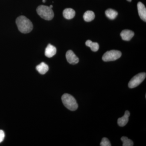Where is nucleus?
I'll return each instance as SVG.
<instances>
[{
  "mask_svg": "<svg viewBox=\"0 0 146 146\" xmlns=\"http://www.w3.org/2000/svg\"><path fill=\"white\" fill-rule=\"evenodd\" d=\"M16 24L19 31L23 33H28L33 29V25L30 20L25 16H21L16 20Z\"/></svg>",
  "mask_w": 146,
  "mask_h": 146,
  "instance_id": "1",
  "label": "nucleus"
},
{
  "mask_svg": "<svg viewBox=\"0 0 146 146\" xmlns=\"http://www.w3.org/2000/svg\"><path fill=\"white\" fill-rule=\"evenodd\" d=\"M128 1L131 2V0H127Z\"/></svg>",
  "mask_w": 146,
  "mask_h": 146,
  "instance_id": "21",
  "label": "nucleus"
},
{
  "mask_svg": "<svg viewBox=\"0 0 146 146\" xmlns=\"http://www.w3.org/2000/svg\"><path fill=\"white\" fill-rule=\"evenodd\" d=\"M120 35L123 40L128 41L130 40L133 37L134 35V33L133 31L129 30H123L121 33Z\"/></svg>",
  "mask_w": 146,
  "mask_h": 146,
  "instance_id": "8",
  "label": "nucleus"
},
{
  "mask_svg": "<svg viewBox=\"0 0 146 146\" xmlns=\"http://www.w3.org/2000/svg\"><path fill=\"white\" fill-rule=\"evenodd\" d=\"M137 8L139 16L142 20L145 22L146 21V9L143 3L138 2L137 4Z\"/></svg>",
  "mask_w": 146,
  "mask_h": 146,
  "instance_id": "7",
  "label": "nucleus"
},
{
  "mask_svg": "<svg viewBox=\"0 0 146 146\" xmlns=\"http://www.w3.org/2000/svg\"><path fill=\"white\" fill-rule=\"evenodd\" d=\"M63 104L68 109L71 111H75L77 109L78 104L75 99L69 94H65L61 98Z\"/></svg>",
  "mask_w": 146,
  "mask_h": 146,
  "instance_id": "2",
  "label": "nucleus"
},
{
  "mask_svg": "<svg viewBox=\"0 0 146 146\" xmlns=\"http://www.w3.org/2000/svg\"><path fill=\"white\" fill-rule=\"evenodd\" d=\"M85 44L87 46L90 47L92 51L94 52H96L99 49V45L98 43L92 42L90 40L86 41Z\"/></svg>",
  "mask_w": 146,
  "mask_h": 146,
  "instance_id": "15",
  "label": "nucleus"
},
{
  "mask_svg": "<svg viewBox=\"0 0 146 146\" xmlns=\"http://www.w3.org/2000/svg\"><path fill=\"white\" fill-rule=\"evenodd\" d=\"M95 18V13L91 11H87L84 14L83 18L86 22H91L94 20Z\"/></svg>",
  "mask_w": 146,
  "mask_h": 146,
  "instance_id": "13",
  "label": "nucleus"
},
{
  "mask_svg": "<svg viewBox=\"0 0 146 146\" xmlns=\"http://www.w3.org/2000/svg\"><path fill=\"white\" fill-rule=\"evenodd\" d=\"M36 12L41 18L46 21L52 20L54 16L52 9L47 6H39L36 9Z\"/></svg>",
  "mask_w": 146,
  "mask_h": 146,
  "instance_id": "3",
  "label": "nucleus"
},
{
  "mask_svg": "<svg viewBox=\"0 0 146 146\" xmlns=\"http://www.w3.org/2000/svg\"><path fill=\"white\" fill-rule=\"evenodd\" d=\"M36 70L41 74H44L49 70L48 66L46 63L42 62L36 67Z\"/></svg>",
  "mask_w": 146,
  "mask_h": 146,
  "instance_id": "12",
  "label": "nucleus"
},
{
  "mask_svg": "<svg viewBox=\"0 0 146 146\" xmlns=\"http://www.w3.org/2000/svg\"><path fill=\"white\" fill-rule=\"evenodd\" d=\"M130 116V112L127 110L125 113L124 115L122 117L118 119V124L121 127H123L127 124L129 121V117Z\"/></svg>",
  "mask_w": 146,
  "mask_h": 146,
  "instance_id": "10",
  "label": "nucleus"
},
{
  "mask_svg": "<svg viewBox=\"0 0 146 146\" xmlns=\"http://www.w3.org/2000/svg\"><path fill=\"white\" fill-rule=\"evenodd\" d=\"M50 8L52 9V8L53 7V6L52 5H51L50 6Z\"/></svg>",
  "mask_w": 146,
  "mask_h": 146,
  "instance_id": "19",
  "label": "nucleus"
},
{
  "mask_svg": "<svg viewBox=\"0 0 146 146\" xmlns=\"http://www.w3.org/2000/svg\"><path fill=\"white\" fill-rule=\"evenodd\" d=\"M42 1H43V2L45 3L46 2V0H43Z\"/></svg>",
  "mask_w": 146,
  "mask_h": 146,
  "instance_id": "20",
  "label": "nucleus"
},
{
  "mask_svg": "<svg viewBox=\"0 0 146 146\" xmlns=\"http://www.w3.org/2000/svg\"><path fill=\"white\" fill-rule=\"evenodd\" d=\"M56 49L52 45L49 44L45 50V54L48 58L52 57L56 54Z\"/></svg>",
  "mask_w": 146,
  "mask_h": 146,
  "instance_id": "9",
  "label": "nucleus"
},
{
  "mask_svg": "<svg viewBox=\"0 0 146 146\" xmlns=\"http://www.w3.org/2000/svg\"><path fill=\"white\" fill-rule=\"evenodd\" d=\"M146 76V74L145 72L140 73L134 76L129 82V87L133 89L137 87L144 81Z\"/></svg>",
  "mask_w": 146,
  "mask_h": 146,
  "instance_id": "5",
  "label": "nucleus"
},
{
  "mask_svg": "<svg viewBox=\"0 0 146 146\" xmlns=\"http://www.w3.org/2000/svg\"><path fill=\"white\" fill-rule=\"evenodd\" d=\"M121 140L122 141L123 146H132L133 145V141L130 139H128L127 137L123 136L121 138Z\"/></svg>",
  "mask_w": 146,
  "mask_h": 146,
  "instance_id": "16",
  "label": "nucleus"
},
{
  "mask_svg": "<svg viewBox=\"0 0 146 146\" xmlns=\"http://www.w3.org/2000/svg\"><path fill=\"white\" fill-rule=\"evenodd\" d=\"M5 137L4 132L2 130H0V143L2 142Z\"/></svg>",
  "mask_w": 146,
  "mask_h": 146,
  "instance_id": "18",
  "label": "nucleus"
},
{
  "mask_svg": "<svg viewBox=\"0 0 146 146\" xmlns=\"http://www.w3.org/2000/svg\"><path fill=\"white\" fill-rule=\"evenodd\" d=\"M118 12L114 9H109L106 11L105 14L110 20H114L118 15Z\"/></svg>",
  "mask_w": 146,
  "mask_h": 146,
  "instance_id": "14",
  "label": "nucleus"
},
{
  "mask_svg": "<svg viewBox=\"0 0 146 146\" xmlns=\"http://www.w3.org/2000/svg\"><path fill=\"white\" fill-rule=\"evenodd\" d=\"M122 53L119 51L111 50L105 53L103 56L102 60L106 62L114 61L119 59L121 56Z\"/></svg>",
  "mask_w": 146,
  "mask_h": 146,
  "instance_id": "4",
  "label": "nucleus"
},
{
  "mask_svg": "<svg viewBox=\"0 0 146 146\" xmlns=\"http://www.w3.org/2000/svg\"><path fill=\"white\" fill-rule=\"evenodd\" d=\"M66 58L68 63L73 65L78 63L79 60L78 58L71 50H69L66 52Z\"/></svg>",
  "mask_w": 146,
  "mask_h": 146,
  "instance_id": "6",
  "label": "nucleus"
},
{
  "mask_svg": "<svg viewBox=\"0 0 146 146\" xmlns=\"http://www.w3.org/2000/svg\"><path fill=\"white\" fill-rule=\"evenodd\" d=\"M101 146H111L110 142L108 139L106 138H104L102 139L100 143Z\"/></svg>",
  "mask_w": 146,
  "mask_h": 146,
  "instance_id": "17",
  "label": "nucleus"
},
{
  "mask_svg": "<svg viewBox=\"0 0 146 146\" xmlns=\"http://www.w3.org/2000/svg\"><path fill=\"white\" fill-rule=\"evenodd\" d=\"M75 11L72 8L65 9L63 11V16L68 20L72 19L75 16Z\"/></svg>",
  "mask_w": 146,
  "mask_h": 146,
  "instance_id": "11",
  "label": "nucleus"
}]
</instances>
